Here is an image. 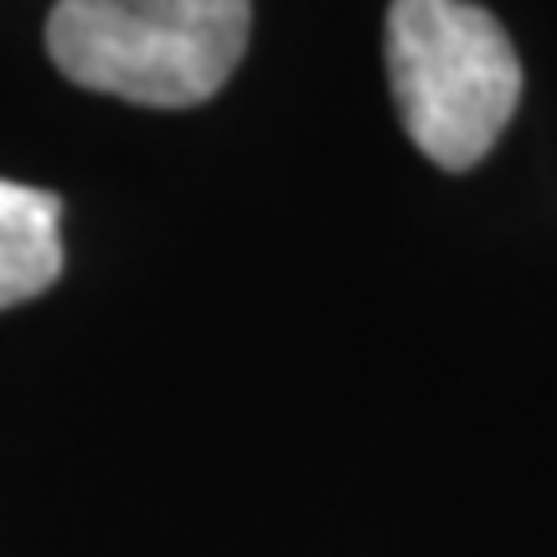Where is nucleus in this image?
Segmentation results:
<instances>
[{"mask_svg": "<svg viewBox=\"0 0 557 557\" xmlns=\"http://www.w3.org/2000/svg\"><path fill=\"white\" fill-rule=\"evenodd\" d=\"M253 0H58L47 52L67 83L145 109L218 99L248 52Z\"/></svg>", "mask_w": 557, "mask_h": 557, "instance_id": "obj_1", "label": "nucleus"}, {"mask_svg": "<svg viewBox=\"0 0 557 557\" xmlns=\"http://www.w3.org/2000/svg\"><path fill=\"white\" fill-rule=\"evenodd\" d=\"M387 83L408 139L438 171H475L521 103L517 47L470 0H393Z\"/></svg>", "mask_w": 557, "mask_h": 557, "instance_id": "obj_2", "label": "nucleus"}, {"mask_svg": "<svg viewBox=\"0 0 557 557\" xmlns=\"http://www.w3.org/2000/svg\"><path fill=\"white\" fill-rule=\"evenodd\" d=\"M62 197L0 176V310L47 295L62 274Z\"/></svg>", "mask_w": 557, "mask_h": 557, "instance_id": "obj_3", "label": "nucleus"}]
</instances>
